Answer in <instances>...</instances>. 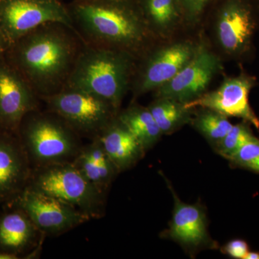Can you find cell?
<instances>
[{"mask_svg":"<svg viewBox=\"0 0 259 259\" xmlns=\"http://www.w3.org/2000/svg\"><path fill=\"white\" fill-rule=\"evenodd\" d=\"M137 61L125 51L84 42L66 87L101 97L120 111L131 90Z\"/></svg>","mask_w":259,"mask_h":259,"instance_id":"3","label":"cell"},{"mask_svg":"<svg viewBox=\"0 0 259 259\" xmlns=\"http://www.w3.org/2000/svg\"><path fill=\"white\" fill-rule=\"evenodd\" d=\"M198 39H172L158 42L140 58L131 91L135 98L154 92L173 79L188 64L198 51Z\"/></svg>","mask_w":259,"mask_h":259,"instance_id":"6","label":"cell"},{"mask_svg":"<svg viewBox=\"0 0 259 259\" xmlns=\"http://www.w3.org/2000/svg\"><path fill=\"white\" fill-rule=\"evenodd\" d=\"M18 258L16 253H11V252L5 251L1 250L0 251V259H17Z\"/></svg>","mask_w":259,"mask_h":259,"instance_id":"28","label":"cell"},{"mask_svg":"<svg viewBox=\"0 0 259 259\" xmlns=\"http://www.w3.org/2000/svg\"><path fill=\"white\" fill-rule=\"evenodd\" d=\"M36 229L23 209L5 214L0 218V248L18 253L32 241Z\"/></svg>","mask_w":259,"mask_h":259,"instance_id":"18","label":"cell"},{"mask_svg":"<svg viewBox=\"0 0 259 259\" xmlns=\"http://www.w3.org/2000/svg\"><path fill=\"white\" fill-rule=\"evenodd\" d=\"M83 45L75 29L48 23L10 46L4 57L41 99L66 86Z\"/></svg>","mask_w":259,"mask_h":259,"instance_id":"1","label":"cell"},{"mask_svg":"<svg viewBox=\"0 0 259 259\" xmlns=\"http://www.w3.org/2000/svg\"><path fill=\"white\" fill-rule=\"evenodd\" d=\"M0 128H2L1 125H0Z\"/></svg>","mask_w":259,"mask_h":259,"instance_id":"30","label":"cell"},{"mask_svg":"<svg viewBox=\"0 0 259 259\" xmlns=\"http://www.w3.org/2000/svg\"><path fill=\"white\" fill-rule=\"evenodd\" d=\"M223 70V60L202 35L198 51L192 60L168 82L155 90V97H168L187 103L207 91L213 79Z\"/></svg>","mask_w":259,"mask_h":259,"instance_id":"11","label":"cell"},{"mask_svg":"<svg viewBox=\"0 0 259 259\" xmlns=\"http://www.w3.org/2000/svg\"><path fill=\"white\" fill-rule=\"evenodd\" d=\"M253 137L250 124L242 121L233 125L222 141L214 146V149L218 154L228 159Z\"/></svg>","mask_w":259,"mask_h":259,"instance_id":"23","label":"cell"},{"mask_svg":"<svg viewBox=\"0 0 259 259\" xmlns=\"http://www.w3.org/2000/svg\"><path fill=\"white\" fill-rule=\"evenodd\" d=\"M37 168L30 185L32 189L60 199L90 218L101 214L105 192L87 180L71 162Z\"/></svg>","mask_w":259,"mask_h":259,"instance_id":"7","label":"cell"},{"mask_svg":"<svg viewBox=\"0 0 259 259\" xmlns=\"http://www.w3.org/2000/svg\"><path fill=\"white\" fill-rule=\"evenodd\" d=\"M257 85L256 76L241 66L239 74L227 76L216 90L206 92L195 100L185 103V106L187 109H210L228 117L241 119L259 131V117L249 102L250 92Z\"/></svg>","mask_w":259,"mask_h":259,"instance_id":"10","label":"cell"},{"mask_svg":"<svg viewBox=\"0 0 259 259\" xmlns=\"http://www.w3.org/2000/svg\"><path fill=\"white\" fill-rule=\"evenodd\" d=\"M221 251L231 258L244 259L245 255L249 251V248L248 243L243 240L234 239L226 243Z\"/></svg>","mask_w":259,"mask_h":259,"instance_id":"26","label":"cell"},{"mask_svg":"<svg viewBox=\"0 0 259 259\" xmlns=\"http://www.w3.org/2000/svg\"><path fill=\"white\" fill-rule=\"evenodd\" d=\"M213 0H180L187 28H195L200 25L207 8Z\"/></svg>","mask_w":259,"mask_h":259,"instance_id":"25","label":"cell"},{"mask_svg":"<svg viewBox=\"0 0 259 259\" xmlns=\"http://www.w3.org/2000/svg\"><path fill=\"white\" fill-rule=\"evenodd\" d=\"M18 134L24 149L38 167L71 162L81 149L79 135L62 118L51 111L28 114Z\"/></svg>","mask_w":259,"mask_h":259,"instance_id":"5","label":"cell"},{"mask_svg":"<svg viewBox=\"0 0 259 259\" xmlns=\"http://www.w3.org/2000/svg\"><path fill=\"white\" fill-rule=\"evenodd\" d=\"M48 23L75 29L67 5L61 0H0V28L8 48Z\"/></svg>","mask_w":259,"mask_h":259,"instance_id":"9","label":"cell"},{"mask_svg":"<svg viewBox=\"0 0 259 259\" xmlns=\"http://www.w3.org/2000/svg\"><path fill=\"white\" fill-rule=\"evenodd\" d=\"M117 119L147 151L163 136L148 107L133 103L118 112Z\"/></svg>","mask_w":259,"mask_h":259,"instance_id":"19","label":"cell"},{"mask_svg":"<svg viewBox=\"0 0 259 259\" xmlns=\"http://www.w3.org/2000/svg\"><path fill=\"white\" fill-rule=\"evenodd\" d=\"M40 99L5 57L0 58V125L18 134L24 117L38 110Z\"/></svg>","mask_w":259,"mask_h":259,"instance_id":"13","label":"cell"},{"mask_svg":"<svg viewBox=\"0 0 259 259\" xmlns=\"http://www.w3.org/2000/svg\"><path fill=\"white\" fill-rule=\"evenodd\" d=\"M19 204L39 231L59 233L88 221L90 218L60 199L34 190L29 186L19 197Z\"/></svg>","mask_w":259,"mask_h":259,"instance_id":"12","label":"cell"},{"mask_svg":"<svg viewBox=\"0 0 259 259\" xmlns=\"http://www.w3.org/2000/svg\"><path fill=\"white\" fill-rule=\"evenodd\" d=\"M14 134L0 128V201L21 193L28 178V155Z\"/></svg>","mask_w":259,"mask_h":259,"instance_id":"15","label":"cell"},{"mask_svg":"<svg viewBox=\"0 0 259 259\" xmlns=\"http://www.w3.org/2000/svg\"><path fill=\"white\" fill-rule=\"evenodd\" d=\"M67 6L75 30L88 45L125 51L139 60L159 42L136 0H74Z\"/></svg>","mask_w":259,"mask_h":259,"instance_id":"2","label":"cell"},{"mask_svg":"<svg viewBox=\"0 0 259 259\" xmlns=\"http://www.w3.org/2000/svg\"><path fill=\"white\" fill-rule=\"evenodd\" d=\"M8 45L3 36V32H2L1 28H0V58H3L5 56V53L8 50Z\"/></svg>","mask_w":259,"mask_h":259,"instance_id":"27","label":"cell"},{"mask_svg":"<svg viewBox=\"0 0 259 259\" xmlns=\"http://www.w3.org/2000/svg\"><path fill=\"white\" fill-rule=\"evenodd\" d=\"M193 110L191 125L213 147L222 141L233 127V124L228 119L229 117L220 112L203 107H197Z\"/></svg>","mask_w":259,"mask_h":259,"instance_id":"22","label":"cell"},{"mask_svg":"<svg viewBox=\"0 0 259 259\" xmlns=\"http://www.w3.org/2000/svg\"><path fill=\"white\" fill-rule=\"evenodd\" d=\"M146 25L159 42L176 38L187 28L180 0H136Z\"/></svg>","mask_w":259,"mask_h":259,"instance_id":"16","label":"cell"},{"mask_svg":"<svg viewBox=\"0 0 259 259\" xmlns=\"http://www.w3.org/2000/svg\"><path fill=\"white\" fill-rule=\"evenodd\" d=\"M95 138L100 141L104 151L118 172L134 166L144 157L146 152L117 117Z\"/></svg>","mask_w":259,"mask_h":259,"instance_id":"17","label":"cell"},{"mask_svg":"<svg viewBox=\"0 0 259 259\" xmlns=\"http://www.w3.org/2000/svg\"><path fill=\"white\" fill-rule=\"evenodd\" d=\"M228 160L233 166L259 173V139L252 138Z\"/></svg>","mask_w":259,"mask_h":259,"instance_id":"24","label":"cell"},{"mask_svg":"<svg viewBox=\"0 0 259 259\" xmlns=\"http://www.w3.org/2000/svg\"><path fill=\"white\" fill-rule=\"evenodd\" d=\"M71 163L87 180L104 192L119 173L108 156L95 161L83 147Z\"/></svg>","mask_w":259,"mask_h":259,"instance_id":"21","label":"cell"},{"mask_svg":"<svg viewBox=\"0 0 259 259\" xmlns=\"http://www.w3.org/2000/svg\"><path fill=\"white\" fill-rule=\"evenodd\" d=\"M79 135L97 137L120 111L101 97L65 87L54 95L40 99Z\"/></svg>","mask_w":259,"mask_h":259,"instance_id":"8","label":"cell"},{"mask_svg":"<svg viewBox=\"0 0 259 259\" xmlns=\"http://www.w3.org/2000/svg\"><path fill=\"white\" fill-rule=\"evenodd\" d=\"M209 46L222 60L240 64L254 59L259 7L250 0H222L208 23Z\"/></svg>","mask_w":259,"mask_h":259,"instance_id":"4","label":"cell"},{"mask_svg":"<svg viewBox=\"0 0 259 259\" xmlns=\"http://www.w3.org/2000/svg\"><path fill=\"white\" fill-rule=\"evenodd\" d=\"M148 108L163 135L173 134L190 124L194 110L186 108L185 103L168 97H155Z\"/></svg>","mask_w":259,"mask_h":259,"instance_id":"20","label":"cell"},{"mask_svg":"<svg viewBox=\"0 0 259 259\" xmlns=\"http://www.w3.org/2000/svg\"><path fill=\"white\" fill-rule=\"evenodd\" d=\"M244 259H259L258 252L248 251Z\"/></svg>","mask_w":259,"mask_h":259,"instance_id":"29","label":"cell"},{"mask_svg":"<svg viewBox=\"0 0 259 259\" xmlns=\"http://www.w3.org/2000/svg\"><path fill=\"white\" fill-rule=\"evenodd\" d=\"M167 184L173 195L174 209L169 228L163 234L190 253L204 248H215L217 244L209 236L207 215L202 206L182 202L168 182Z\"/></svg>","mask_w":259,"mask_h":259,"instance_id":"14","label":"cell"}]
</instances>
